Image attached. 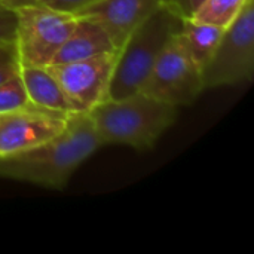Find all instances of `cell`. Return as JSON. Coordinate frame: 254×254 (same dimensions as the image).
Wrapping results in <instances>:
<instances>
[{
	"label": "cell",
	"instance_id": "1",
	"mask_svg": "<svg viewBox=\"0 0 254 254\" xmlns=\"http://www.w3.org/2000/svg\"><path fill=\"white\" fill-rule=\"evenodd\" d=\"M103 147L91 116L70 113L65 128L51 140L0 158V177L48 189H63L74 171Z\"/></svg>",
	"mask_w": 254,
	"mask_h": 254
},
{
	"label": "cell",
	"instance_id": "2",
	"mask_svg": "<svg viewBox=\"0 0 254 254\" xmlns=\"http://www.w3.org/2000/svg\"><path fill=\"white\" fill-rule=\"evenodd\" d=\"M179 109L140 91L121 100H104L88 115L103 146L125 144L149 150L176 122Z\"/></svg>",
	"mask_w": 254,
	"mask_h": 254
},
{
	"label": "cell",
	"instance_id": "3",
	"mask_svg": "<svg viewBox=\"0 0 254 254\" xmlns=\"http://www.w3.org/2000/svg\"><path fill=\"white\" fill-rule=\"evenodd\" d=\"M182 19L161 6L127 39L118 54L106 100H121L143 91L152 68Z\"/></svg>",
	"mask_w": 254,
	"mask_h": 254
},
{
	"label": "cell",
	"instance_id": "4",
	"mask_svg": "<svg viewBox=\"0 0 254 254\" xmlns=\"http://www.w3.org/2000/svg\"><path fill=\"white\" fill-rule=\"evenodd\" d=\"M13 9L16 12L15 45L21 65H49L74 28L77 16L40 3Z\"/></svg>",
	"mask_w": 254,
	"mask_h": 254
},
{
	"label": "cell",
	"instance_id": "5",
	"mask_svg": "<svg viewBox=\"0 0 254 254\" xmlns=\"http://www.w3.org/2000/svg\"><path fill=\"white\" fill-rule=\"evenodd\" d=\"M253 73L254 0H247L202 68L204 91L250 82Z\"/></svg>",
	"mask_w": 254,
	"mask_h": 254
},
{
	"label": "cell",
	"instance_id": "6",
	"mask_svg": "<svg viewBox=\"0 0 254 254\" xmlns=\"http://www.w3.org/2000/svg\"><path fill=\"white\" fill-rule=\"evenodd\" d=\"M202 91V71L188 52L177 31L161 51L143 92L182 107L192 104Z\"/></svg>",
	"mask_w": 254,
	"mask_h": 254
},
{
	"label": "cell",
	"instance_id": "7",
	"mask_svg": "<svg viewBox=\"0 0 254 254\" xmlns=\"http://www.w3.org/2000/svg\"><path fill=\"white\" fill-rule=\"evenodd\" d=\"M118 54L119 49L86 60L49 64L46 68L68 97L74 112L86 113L106 100Z\"/></svg>",
	"mask_w": 254,
	"mask_h": 254
},
{
	"label": "cell",
	"instance_id": "8",
	"mask_svg": "<svg viewBox=\"0 0 254 254\" xmlns=\"http://www.w3.org/2000/svg\"><path fill=\"white\" fill-rule=\"evenodd\" d=\"M68 115L39 107L1 115L0 158L28 150L58 135L65 128Z\"/></svg>",
	"mask_w": 254,
	"mask_h": 254
},
{
	"label": "cell",
	"instance_id": "9",
	"mask_svg": "<svg viewBox=\"0 0 254 254\" xmlns=\"http://www.w3.org/2000/svg\"><path fill=\"white\" fill-rule=\"evenodd\" d=\"M161 6V0H97L74 15L97 22L121 49L131 33Z\"/></svg>",
	"mask_w": 254,
	"mask_h": 254
},
{
	"label": "cell",
	"instance_id": "10",
	"mask_svg": "<svg viewBox=\"0 0 254 254\" xmlns=\"http://www.w3.org/2000/svg\"><path fill=\"white\" fill-rule=\"evenodd\" d=\"M118 51L109 34L94 21L77 16V22L64 43L54 55L51 64H63L86 60L104 52Z\"/></svg>",
	"mask_w": 254,
	"mask_h": 254
},
{
	"label": "cell",
	"instance_id": "11",
	"mask_svg": "<svg viewBox=\"0 0 254 254\" xmlns=\"http://www.w3.org/2000/svg\"><path fill=\"white\" fill-rule=\"evenodd\" d=\"M19 74L33 106L58 113H76L68 97L46 67L21 65Z\"/></svg>",
	"mask_w": 254,
	"mask_h": 254
},
{
	"label": "cell",
	"instance_id": "12",
	"mask_svg": "<svg viewBox=\"0 0 254 254\" xmlns=\"http://www.w3.org/2000/svg\"><path fill=\"white\" fill-rule=\"evenodd\" d=\"M226 28H222L217 25L198 22L192 18L182 19L179 36L182 37L188 52L190 54L193 61L198 64L201 71L204 65L208 63V60L211 58Z\"/></svg>",
	"mask_w": 254,
	"mask_h": 254
},
{
	"label": "cell",
	"instance_id": "13",
	"mask_svg": "<svg viewBox=\"0 0 254 254\" xmlns=\"http://www.w3.org/2000/svg\"><path fill=\"white\" fill-rule=\"evenodd\" d=\"M247 0H205L192 15V19L228 28L240 15Z\"/></svg>",
	"mask_w": 254,
	"mask_h": 254
},
{
	"label": "cell",
	"instance_id": "14",
	"mask_svg": "<svg viewBox=\"0 0 254 254\" xmlns=\"http://www.w3.org/2000/svg\"><path fill=\"white\" fill-rule=\"evenodd\" d=\"M34 107L36 106H33L28 100L19 73L0 85V116Z\"/></svg>",
	"mask_w": 254,
	"mask_h": 254
},
{
	"label": "cell",
	"instance_id": "15",
	"mask_svg": "<svg viewBox=\"0 0 254 254\" xmlns=\"http://www.w3.org/2000/svg\"><path fill=\"white\" fill-rule=\"evenodd\" d=\"M21 68L19 55L15 42L0 43V85L18 74Z\"/></svg>",
	"mask_w": 254,
	"mask_h": 254
},
{
	"label": "cell",
	"instance_id": "16",
	"mask_svg": "<svg viewBox=\"0 0 254 254\" xmlns=\"http://www.w3.org/2000/svg\"><path fill=\"white\" fill-rule=\"evenodd\" d=\"M16 12L13 7L0 1V43L15 42Z\"/></svg>",
	"mask_w": 254,
	"mask_h": 254
},
{
	"label": "cell",
	"instance_id": "17",
	"mask_svg": "<svg viewBox=\"0 0 254 254\" xmlns=\"http://www.w3.org/2000/svg\"><path fill=\"white\" fill-rule=\"evenodd\" d=\"M205 0H161V4L167 7L171 13L179 16L180 19L192 18L195 10L204 3Z\"/></svg>",
	"mask_w": 254,
	"mask_h": 254
},
{
	"label": "cell",
	"instance_id": "18",
	"mask_svg": "<svg viewBox=\"0 0 254 254\" xmlns=\"http://www.w3.org/2000/svg\"><path fill=\"white\" fill-rule=\"evenodd\" d=\"M97 0H37V3L58 9V10H64V12H71L76 13L77 10L89 6L91 3H94Z\"/></svg>",
	"mask_w": 254,
	"mask_h": 254
},
{
	"label": "cell",
	"instance_id": "19",
	"mask_svg": "<svg viewBox=\"0 0 254 254\" xmlns=\"http://www.w3.org/2000/svg\"><path fill=\"white\" fill-rule=\"evenodd\" d=\"M37 3V0H7L6 4H9L10 7H19V6H25V4H34Z\"/></svg>",
	"mask_w": 254,
	"mask_h": 254
},
{
	"label": "cell",
	"instance_id": "20",
	"mask_svg": "<svg viewBox=\"0 0 254 254\" xmlns=\"http://www.w3.org/2000/svg\"><path fill=\"white\" fill-rule=\"evenodd\" d=\"M0 1H4V3H6V1H7V0H0Z\"/></svg>",
	"mask_w": 254,
	"mask_h": 254
}]
</instances>
